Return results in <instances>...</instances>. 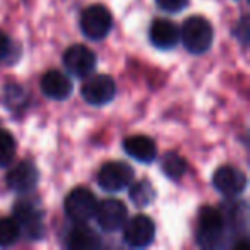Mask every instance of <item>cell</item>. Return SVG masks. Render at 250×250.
I'll return each instance as SVG.
<instances>
[{
  "label": "cell",
  "mask_w": 250,
  "mask_h": 250,
  "mask_svg": "<svg viewBox=\"0 0 250 250\" xmlns=\"http://www.w3.org/2000/svg\"><path fill=\"white\" fill-rule=\"evenodd\" d=\"M180 38L184 46L194 55L206 53L212 45L214 31L211 22L202 16H190L185 19L180 29Z\"/></svg>",
  "instance_id": "1"
},
{
  "label": "cell",
  "mask_w": 250,
  "mask_h": 250,
  "mask_svg": "<svg viewBox=\"0 0 250 250\" xmlns=\"http://www.w3.org/2000/svg\"><path fill=\"white\" fill-rule=\"evenodd\" d=\"M225 216L214 208H202L199 212L197 243L202 249H221L225 245Z\"/></svg>",
  "instance_id": "2"
},
{
  "label": "cell",
  "mask_w": 250,
  "mask_h": 250,
  "mask_svg": "<svg viewBox=\"0 0 250 250\" xmlns=\"http://www.w3.org/2000/svg\"><path fill=\"white\" fill-rule=\"evenodd\" d=\"M98 185L104 192H120L134 182V168L124 161H108L98 171Z\"/></svg>",
  "instance_id": "3"
},
{
  "label": "cell",
  "mask_w": 250,
  "mask_h": 250,
  "mask_svg": "<svg viewBox=\"0 0 250 250\" xmlns=\"http://www.w3.org/2000/svg\"><path fill=\"white\" fill-rule=\"evenodd\" d=\"M96 195L86 187H76L67 194L63 209L69 219L74 223H87L96 211Z\"/></svg>",
  "instance_id": "4"
},
{
  "label": "cell",
  "mask_w": 250,
  "mask_h": 250,
  "mask_svg": "<svg viewBox=\"0 0 250 250\" xmlns=\"http://www.w3.org/2000/svg\"><path fill=\"white\" fill-rule=\"evenodd\" d=\"M111 26H113V18H111V12L104 5L94 4L83 11L81 31H83V35L86 38L94 40V42L103 40L111 31Z\"/></svg>",
  "instance_id": "5"
},
{
  "label": "cell",
  "mask_w": 250,
  "mask_h": 250,
  "mask_svg": "<svg viewBox=\"0 0 250 250\" xmlns=\"http://www.w3.org/2000/svg\"><path fill=\"white\" fill-rule=\"evenodd\" d=\"M156 225L146 214H137L124 225V242L132 249H146L154 242Z\"/></svg>",
  "instance_id": "6"
},
{
  "label": "cell",
  "mask_w": 250,
  "mask_h": 250,
  "mask_svg": "<svg viewBox=\"0 0 250 250\" xmlns=\"http://www.w3.org/2000/svg\"><path fill=\"white\" fill-rule=\"evenodd\" d=\"M93 218L96 219L98 226L103 231L113 233L124 228L125 221H127V208L118 199H104V201L98 202Z\"/></svg>",
  "instance_id": "7"
},
{
  "label": "cell",
  "mask_w": 250,
  "mask_h": 250,
  "mask_svg": "<svg viewBox=\"0 0 250 250\" xmlns=\"http://www.w3.org/2000/svg\"><path fill=\"white\" fill-rule=\"evenodd\" d=\"M84 101L93 106H103L108 104L117 94V86L115 81L106 74H96V76L89 77L86 83L83 84L81 89Z\"/></svg>",
  "instance_id": "8"
},
{
  "label": "cell",
  "mask_w": 250,
  "mask_h": 250,
  "mask_svg": "<svg viewBox=\"0 0 250 250\" xmlns=\"http://www.w3.org/2000/svg\"><path fill=\"white\" fill-rule=\"evenodd\" d=\"M63 65L72 76L87 77L96 69V53L86 45H72L63 53Z\"/></svg>",
  "instance_id": "9"
},
{
  "label": "cell",
  "mask_w": 250,
  "mask_h": 250,
  "mask_svg": "<svg viewBox=\"0 0 250 250\" xmlns=\"http://www.w3.org/2000/svg\"><path fill=\"white\" fill-rule=\"evenodd\" d=\"M212 185L219 194L226 197H236L247 188V175L240 168L229 165L219 167L212 175Z\"/></svg>",
  "instance_id": "10"
},
{
  "label": "cell",
  "mask_w": 250,
  "mask_h": 250,
  "mask_svg": "<svg viewBox=\"0 0 250 250\" xmlns=\"http://www.w3.org/2000/svg\"><path fill=\"white\" fill-rule=\"evenodd\" d=\"M14 221L18 223L19 231L24 233L28 238L38 240L45 233L42 212L29 202H19L14 206Z\"/></svg>",
  "instance_id": "11"
},
{
  "label": "cell",
  "mask_w": 250,
  "mask_h": 250,
  "mask_svg": "<svg viewBox=\"0 0 250 250\" xmlns=\"http://www.w3.org/2000/svg\"><path fill=\"white\" fill-rule=\"evenodd\" d=\"M40 173L31 161H21L7 173V185L18 194H28L38 185Z\"/></svg>",
  "instance_id": "12"
},
{
  "label": "cell",
  "mask_w": 250,
  "mask_h": 250,
  "mask_svg": "<svg viewBox=\"0 0 250 250\" xmlns=\"http://www.w3.org/2000/svg\"><path fill=\"white\" fill-rule=\"evenodd\" d=\"M40 86H42V93L45 94L50 100L63 101L72 94L74 86L72 81L67 74L60 72V70H48L45 72V76L40 81Z\"/></svg>",
  "instance_id": "13"
},
{
  "label": "cell",
  "mask_w": 250,
  "mask_h": 250,
  "mask_svg": "<svg viewBox=\"0 0 250 250\" xmlns=\"http://www.w3.org/2000/svg\"><path fill=\"white\" fill-rule=\"evenodd\" d=\"M149 42L160 50L175 48L180 42V29L168 19H156L149 28Z\"/></svg>",
  "instance_id": "14"
},
{
  "label": "cell",
  "mask_w": 250,
  "mask_h": 250,
  "mask_svg": "<svg viewBox=\"0 0 250 250\" xmlns=\"http://www.w3.org/2000/svg\"><path fill=\"white\" fill-rule=\"evenodd\" d=\"M124 151L141 163H153L156 160V144L147 136H129L124 139Z\"/></svg>",
  "instance_id": "15"
},
{
  "label": "cell",
  "mask_w": 250,
  "mask_h": 250,
  "mask_svg": "<svg viewBox=\"0 0 250 250\" xmlns=\"http://www.w3.org/2000/svg\"><path fill=\"white\" fill-rule=\"evenodd\" d=\"M65 247L72 250H94L101 247V238L94 229L86 226V223H79V226L69 231L65 238Z\"/></svg>",
  "instance_id": "16"
},
{
  "label": "cell",
  "mask_w": 250,
  "mask_h": 250,
  "mask_svg": "<svg viewBox=\"0 0 250 250\" xmlns=\"http://www.w3.org/2000/svg\"><path fill=\"white\" fill-rule=\"evenodd\" d=\"M161 168L163 173L171 180H180L187 171V161L182 156H178L177 153H168L165 154L163 161H161Z\"/></svg>",
  "instance_id": "17"
},
{
  "label": "cell",
  "mask_w": 250,
  "mask_h": 250,
  "mask_svg": "<svg viewBox=\"0 0 250 250\" xmlns=\"http://www.w3.org/2000/svg\"><path fill=\"white\" fill-rule=\"evenodd\" d=\"M129 187H130V201H132L136 206H139V208L149 206L151 202H153L154 195H156L154 188L151 187V184L147 180L136 182V184L132 182Z\"/></svg>",
  "instance_id": "18"
},
{
  "label": "cell",
  "mask_w": 250,
  "mask_h": 250,
  "mask_svg": "<svg viewBox=\"0 0 250 250\" xmlns=\"http://www.w3.org/2000/svg\"><path fill=\"white\" fill-rule=\"evenodd\" d=\"M21 236L18 223L14 218H0V249L12 247Z\"/></svg>",
  "instance_id": "19"
},
{
  "label": "cell",
  "mask_w": 250,
  "mask_h": 250,
  "mask_svg": "<svg viewBox=\"0 0 250 250\" xmlns=\"http://www.w3.org/2000/svg\"><path fill=\"white\" fill-rule=\"evenodd\" d=\"M16 139L9 130L0 129V167L5 168L16 156Z\"/></svg>",
  "instance_id": "20"
},
{
  "label": "cell",
  "mask_w": 250,
  "mask_h": 250,
  "mask_svg": "<svg viewBox=\"0 0 250 250\" xmlns=\"http://www.w3.org/2000/svg\"><path fill=\"white\" fill-rule=\"evenodd\" d=\"M156 4L167 12H180L188 5V0H156Z\"/></svg>",
  "instance_id": "21"
},
{
  "label": "cell",
  "mask_w": 250,
  "mask_h": 250,
  "mask_svg": "<svg viewBox=\"0 0 250 250\" xmlns=\"http://www.w3.org/2000/svg\"><path fill=\"white\" fill-rule=\"evenodd\" d=\"M11 52V40L4 31H0V60H4Z\"/></svg>",
  "instance_id": "22"
}]
</instances>
